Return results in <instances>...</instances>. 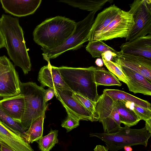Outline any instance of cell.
I'll list each match as a JSON object with an SVG mask.
<instances>
[{"label": "cell", "instance_id": "1", "mask_svg": "<svg viewBox=\"0 0 151 151\" xmlns=\"http://www.w3.org/2000/svg\"><path fill=\"white\" fill-rule=\"evenodd\" d=\"M0 30L5 40V48L15 66L20 67L24 74L31 70V63L18 18L3 14L0 18Z\"/></svg>", "mask_w": 151, "mask_h": 151}, {"label": "cell", "instance_id": "2", "mask_svg": "<svg viewBox=\"0 0 151 151\" xmlns=\"http://www.w3.org/2000/svg\"><path fill=\"white\" fill-rule=\"evenodd\" d=\"M76 22L65 17L49 18L37 26L33 32V40L42 48L51 49L63 44L74 32Z\"/></svg>", "mask_w": 151, "mask_h": 151}, {"label": "cell", "instance_id": "3", "mask_svg": "<svg viewBox=\"0 0 151 151\" xmlns=\"http://www.w3.org/2000/svg\"><path fill=\"white\" fill-rule=\"evenodd\" d=\"M57 68L64 81L73 92L94 102L96 101L99 96L94 78L96 67L73 68L62 66Z\"/></svg>", "mask_w": 151, "mask_h": 151}, {"label": "cell", "instance_id": "4", "mask_svg": "<svg viewBox=\"0 0 151 151\" xmlns=\"http://www.w3.org/2000/svg\"><path fill=\"white\" fill-rule=\"evenodd\" d=\"M90 136L104 141L110 151H118L126 146L141 145L147 147L151 133L145 127L133 129L125 126L115 132L91 133Z\"/></svg>", "mask_w": 151, "mask_h": 151}, {"label": "cell", "instance_id": "5", "mask_svg": "<svg viewBox=\"0 0 151 151\" xmlns=\"http://www.w3.org/2000/svg\"><path fill=\"white\" fill-rule=\"evenodd\" d=\"M20 93L24 98L25 111L20 123L26 131L31 124L45 112L48 104L45 102L44 88L35 83L21 82Z\"/></svg>", "mask_w": 151, "mask_h": 151}, {"label": "cell", "instance_id": "6", "mask_svg": "<svg viewBox=\"0 0 151 151\" xmlns=\"http://www.w3.org/2000/svg\"><path fill=\"white\" fill-rule=\"evenodd\" d=\"M96 12H91L83 20L76 23L71 35L61 45L51 49L42 48L44 59L47 62L69 50H77L88 41V35L94 21Z\"/></svg>", "mask_w": 151, "mask_h": 151}, {"label": "cell", "instance_id": "7", "mask_svg": "<svg viewBox=\"0 0 151 151\" xmlns=\"http://www.w3.org/2000/svg\"><path fill=\"white\" fill-rule=\"evenodd\" d=\"M129 6L134 25L126 41L151 34V1L135 0Z\"/></svg>", "mask_w": 151, "mask_h": 151}, {"label": "cell", "instance_id": "8", "mask_svg": "<svg viewBox=\"0 0 151 151\" xmlns=\"http://www.w3.org/2000/svg\"><path fill=\"white\" fill-rule=\"evenodd\" d=\"M116 101V100L103 92L95 102L98 121L102 124L104 133L115 132L122 127Z\"/></svg>", "mask_w": 151, "mask_h": 151}, {"label": "cell", "instance_id": "9", "mask_svg": "<svg viewBox=\"0 0 151 151\" xmlns=\"http://www.w3.org/2000/svg\"><path fill=\"white\" fill-rule=\"evenodd\" d=\"M134 25L132 15L130 12L121 9L108 26L89 39L88 41H106L117 38H126Z\"/></svg>", "mask_w": 151, "mask_h": 151}, {"label": "cell", "instance_id": "10", "mask_svg": "<svg viewBox=\"0 0 151 151\" xmlns=\"http://www.w3.org/2000/svg\"><path fill=\"white\" fill-rule=\"evenodd\" d=\"M0 72V97L14 96L20 94V83L18 72L9 60Z\"/></svg>", "mask_w": 151, "mask_h": 151}, {"label": "cell", "instance_id": "11", "mask_svg": "<svg viewBox=\"0 0 151 151\" xmlns=\"http://www.w3.org/2000/svg\"><path fill=\"white\" fill-rule=\"evenodd\" d=\"M114 60L119 65L127 67L140 73L151 81V59L141 56L117 52L113 57Z\"/></svg>", "mask_w": 151, "mask_h": 151}, {"label": "cell", "instance_id": "12", "mask_svg": "<svg viewBox=\"0 0 151 151\" xmlns=\"http://www.w3.org/2000/svg\"><path fill=\"white\" fill-rule=\"evenodd\" d=\"M72 91L57 89L56 98L69 112L80 120L95 121L92 115L81 104L72 96Z\"/></svg>", "mask_w": 151, "mask_h": 151}, {"label": "cell", "instance_id": "13", "mask_svg": "<svg viewBox=\"0 0 151 151\" xmlns=\"http://www.w3.org/2000/svg\"><path fill=\"white\" fill-rule=\"evenodd\" d=\"M22 134L0 120V141L14 151H34L29 144L25 140Z\"/></svg>", "mask_w": 151, "mask_h": 151}, {"label": "cell", "instance_id": "14", "mask_svg": "<svg viewBox=\"0 0 151 151\" xmlns=\"http://www.w3.org/2000/svg\"><path fill=\"white\" fill-rule=\"evenodd\" d=\"M40 69L38 80L43 86L53 89L56 95L57 89H63L72 91L64 81L57 67L52 66L50 62Z\"/></svg>", "mask_w": 151, "mask_h": 151}, {"label": "cell", "instance_id": "15", "mask_svg": "<svg viewBox=\"0 0 151 151\" xmlns=\"http://www.w3.org/2000/svg\"><path fill=\"white\" fill-rule=\"evenodd\" d=\"M41 0H1L6 12L16 17H25L33 14L40 6Z\"/></svg>", "mask_w": 151, "mask_h": 151}, {"label": "cell", "instance_id": "16", "mask_svg": "<svg viewBox=\"0 0 151 151\" xmlns=\"http://www.w3.org/2000/svg\"><path fill=\"white\" fill-rule=\"evenodd\" d=\"M119 65L128 79L126 84L130 91L135 94L151 95V81L138 72Z\"/></svg>", "mask_w": 151, "mask_h": 151}, {"label": "cell", "instance_id": "17", "mask_svg": "<svg viewBox=\"0 0 151 151\" xmlns=\"http://www.w3.org/2000/svg\"><path fill=\"white\" fill-rule=\"evenodd\" d=\"M120 48L123 53L151 59V35L127 41L121 45Z\"/></svg>", "mask_w": 151, "mask_h": 151}, {"label": "cell", "instance_id": "18", "mask_svg": "<svg viewBox=\"0 0 151 151\" xmlns=\"http://www.w3.org/2000/svg\"><path fill=\"white\" fill-rule=\"evenodd\" d=\"M0 106L13 119L20 123L25 107L24 98L22 94L20 93L14 96L3 98L0 100Z\"/></svg>", "mask_w": 151, "mask_h": 151}, {"label": "cell", "instance_id": "19", "mask_svg": "<svg viewBox=\"0 0 151 151\" xmlns=\"http://www.w3.org/2000/svg\"><path fill=\"white\" fill-rule=\"evenodd\" d=\"M121 10V9L114 4L104 9L99 13L91 27L88 35V40L108 26L115 18Z\"/></svg>", "mask_w": 151, "mask_h": 151}, {"label": "cell", "instance_id": "20", "mask_svg": "<svg viewBox=\"0 0 151 151\" xmlns=\"http://www.w3.org/2000/svg\"><path fill=\"white\" fill-rule=\"evenodd\" d=\"M112 99L123 102L130 101L143 107L151 109L150 103L123 91L115 89H105L103 91Z\"/></svg>", "mask_w": 151, "mask_h": 151}, {"label": "cell", "instance_id": "21", "mask_svg": "<svg viewBox=\"0 0 151 151\" xmlns=\"http://www.w3.org/2000/svg\"><path fill=\"white\" fill-rule=\"evenodd\" d=\"M45 113L35 120L31 124L29 128L22 134L24 139L29 144L37 142L42 137Z\"/></svg>", "mask_w": 151, "mask_h": 151}, {"label": "cell", "instance_id": "22", "mask_svg": "<svg viewBox=\"0 0 151 151\" xmlns=\"http://www.w3.org/2000/svg\"><path fill=\"white\" fill-rule=\"evenodd\" d=\"M116 106L121 123L129 127L136 125L140 120L136 114L127 107L125 103L116 100Z\"/></svg>", "mask_w": 151, "mask_h": 151}, {"label": "cell", "instance_id": "23", "mask_svg": "<svg viewBox=\"0 0 151 151\" xmlns=\"http://www.w3.org/2000/svg\"><path fill=\"white\" fill-rule=\"evenodd\" d=\"M113 1L111 0H61L59 1L73 7L91 12H97L101 9L107 2H109L111 3Z\"/></svg>", "mask_w": 151, "mask_h": 151}, {"label": "cell", "instance_id": "24", "mask_svg": "<svg viewBox=\"0 0 151 151\" xmlns=\"http://www.w3.org/2000/svg\"><path fill=\"white\" fill-rule=\"evenodd\" d=\"M94 78L95 83L97 86L102 85L120 86L122 85L114 74L103 68L96 67L94 72Z\"/></svg>", "mask_w": 151, "mask_h": 151}, {"label": "cell", "instance_id": "25", "mask_svg": "<svg viewBox=\"0 0 151 151\" xmlns=\"http://www.w3.org/2000/svg\"><path fill=\"white\" fill-rule=\"evenodd\" d=\"M86 49L93 58L100 57L103 53L108 51L116 53L117 52L102 41L99 40L89 41Z\"/></svg>", "mask_w": 151, "mask_h": 151}, {"label": "cell", "instance_id": "26", "mask_svg": "<svg viewBox=\"0 0 151 151\" xmlns=\"http://www.w3.org/2000/svg\"><path fill=\"white\" fill-rule=\"evenodd\" d=\"M58 130L51 129L46 135L38 140V147L41 151H50L55 144L58 142Z\"/></svg>", "mask_w": 151, "mask_h": 151}, {"label": "cell", "instance_id": "27", "mask_svg": "<svg viewBox=\"0 0 151 151\" xmlns=\"http://www.w3.org/2000/svg\"><path fill=\"white\" fill-rule=\"evenodd\" d=\"M124 102L126 106L132 111L140 120L146 121L151 119V109L140 106L131 102Z\"/></svg>", "mask_w": 151, "mask_h": 151}, {"label": "cell", "instance_id": "28", "mask_svg": "<svg viewBox=\"0 0 151 151\" xmlns=\"http://www.w3.org/2000/svg\"><path fill=\"white\" fill-rule=\"evenodd\" d=\"M102 60L104 65L109 71L114 74L119 79L126 84L128 79L124 74L120 66L116 62L112 61Z\"/></svg>", "mask_w": 151, "mask_h": 151}, {"label": "cell", "instance_id": "29", "mask_svg": "<svg viewBox=\"0 0 151 151\" xmlns=\"http://www.w3.org/2000/svg\"><path fill=\"white\" fill-rule=\"evenodd\" d=\"M72 96L84 106L92 115L95 121H98V116L95 110V102L82 96L73 92Z\"/></svg>", "mask_w": 151, "mask_h": 151}, {"label": "cell", "instance_id": "30", "mask_svg": "<svg viewBox=\"0 0 151 151\" xmlns=\"http://www.w3.org/2000/svg\"><path fill=\"white\" fill-rule=\"evenodd\" d=\"M0 120L22 133L25 132L21 124L16 121L9 116L0 106Z\"/></svg>", "mask_w": 151, "mask_h": 151}, {"label": "cell", "instance_id": "31", "mask_svg": "<svg viewBox=\"0 0 151 151\" xmlns=\"http://www.w3.org/2000/svg\"><path fill=\"white\" fill-rule=\"evenodd\" d=\"M68 116L62 122L61 126L65 128L67 132H69L79 125L80 120L69 112Z\"/></svg>", "mask_w": 151, "mask_h": 151}, {"label": "cell", "instance_id": "32", "mask_svg": "<svg viewBox=\"0 0 151 151\" xmlns=\"http://www.w3.org/2000/svg\"><path fill=\"white\" fill-rule=\"evenodd\" d=\"M44 99L45 103H47V101L53 98L55 95V92L52 89L49 88L43 91Z\"/></svg>", "mask_w": 151, "mask_h": 151}, {"label": "cell", "instance_id": "33", "mask_svg": "<svg viewBox=\"0 0 151 151\" xmlns=\"http://www.w3.org/2000/svg\"><path fill=\"white\" fill-rule=\"evenodd\" d=\"M117 52L116 53L108 51L103 53L101 56L102 59L106 60L112 61L113 57L117 55Z\"/></svg>", "mask_w": 151, "mask_h": 151}, {"label": "cell", "instance_id": "34", "mask_svg": "<svg viewBox=\"0 0 151 151\" xmlns=\"http://www.w3.org/2000/svg\"><path fill=\"white\" fill-rule=\"evenodd\" d=\"M0 151H14L7 145L0 141Z\"/></svg>", "mask_w": 151, "mask_h": 151}, {"label": "cell", "instance_id": "35", "mask_svg": "<svg viewBox=\"0 0 151 151\" xmlns=\"http://www.w3.org/2000/svg\"><path fill=\"white\" fill-rule=\"evenodd\" d=\"M93 150L94 151H109L106 147L101 145H96Z\"/></svg>", "mask_w": 151, "mask_h": 151}, {"label": "cell", "instance_id": "36", "mask_svg": "<svg viewBox=\"0 0 151 151\" xmlns=\"http://www.w3.org/2000/svg\"><path fill=\"white\" fill-rule=\"evenodd\" d=\"M5 43L4 37L0 30V49L2 48L5 47Z\"/></svg>", "mask_w": 151, "mask_h": 151}, {"label": "cell", "instance_id": "37", "mask_svg": "<svg viewBox=\"0 0 151 151\" xmlns=\"http://www.w3.org/2000/svg\"><path fill=\"white\" fill-rule=\"evenodd\" d=\"M145 122V127L149 132L151 133V119Z\"/></svg>", "mask_w": 151, "mask_h": 151}, {"label": "cell", "instance_id": "38", "mask_svg": "<svg viewBox=\"0 0 151 151\" xmlns=\"http://www.w3.org/2000/svg\"><path fill=\"white\" fill-rule=\"evenodd\" d=\"M96 65L99 67H101L103 65L104 63L102 59L98 58L95 62Z\"/></svg>", "mask_w": 151, "mask_h": 151}, {"label": "cell", "instance_id": "39", "mask_svg": "<svg viewBox=\"0 0 151 151\" xmlns=\"http://www.w3.org/2000/svg\"><path fill=\"white\" fill-rule=\"evenodd\" d=\"M4 61V56L0 57V71L2 68Z\"/></svg>", "mask_w": 151, "mask_h": 151}, {"label": "cell", "instance_id": "40", "mask_svg": "<svg viewBox=\"0 0 151 151\" xmlns=\"http://www.w3.org/2000/svg\"><path fill=\"white\" fill-rule=\"evenodd\" d=\"M123 148L125 151H132V149L130 146H126L124 147Z\"/></svg>", "mask_w": 151, "mask_h": 151}, {"label": "cell", "instance_id": "41", "mask_svg": "<svg viewBox=\"0 0 151 151\" xmlns=\"http://www.w3.org/2000/svg\"></svg>", "mask_w": 151, "mask_h": 151}]
</instances>
